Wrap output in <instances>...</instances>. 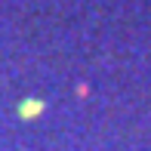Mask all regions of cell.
I'll return each mask as SVG.
<instances>
[{
  "label": "cell",
  "mask_w": 151,
  "mask_h": 151,
  "mask_svg": "<svg viewBox=\"0 0 151 151\" xmlns=\"http://www.w3.org/2000/svg\"><path fill=\"white\" fill-rule=\"evenodd\" d=\"M40 114H43V102H40V99L19 102V117H22V120H34V117H40Z\"/></svg>",
  "instance_id": "obj_1"
}]
</instances>
